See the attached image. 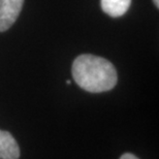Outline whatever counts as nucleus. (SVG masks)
Instances as JSON below:
<instances>
[{
    "label": "nucleus",
    "instance_id": "nucleus-1",
    "mask_svg": "<svg viewBox=\"0 0 159 159\" xmlns=\"http://www.w3.org/2000/svg\"><path fill=\"white\" fill-rule=\"evenodd\" d=\"M75 82L91 93L110 91L118 81L116 68L109 60L90 54L80 55L71 67Z\"/></svg>",
    "mask_w": 159,
    "mask_h": 159
},
{
    "label": "nucleus",
    "instance_id": "nucleus-2",
    "mask_svg": "<svg viewBox=\"0 0 159 159\" xmlns=\"http://www.w3.org/2000/svg\"><path fill=\"white\" fill-rule=\"evenodd\" d=\"M24 0H0V32L9 29L18 19Z\"/></svg>",
    "mask_w": 159,
    "mask_h": 159
},
{
    "label": "nucleus",
    "instance_id": "nucleus-3",
    "mask_svg": "<svg viewBox=\"0 0 159 159\" xmlns=\"http://www.w3.org/2000/svg\"><path fill=\"white\" fill-rule=\"evenodd\" d=\"M20 148L11 133L0 130V159H18Z\"/></svg>",
    "mask_w": 159,
    "mask_h": 159
},
{
    "label": "nucleus",
    "instance_id": "nucleus-4",
    "mask_svg": "<svg viewBox=\"0 0 159 159\" xmlns=\"http://www.w3.org/2000/svg\"><path fill=\"white\" fill-rule=\"evenodd\" d=\"M131 0H100L102 11L113 18L125 15L130 7Z\"/></svg>",
    "mask_w": 159,
    "mask_h": 159
},
{
    "label": "nucleus",
    "instance_id": "nucleus-5",
    "mask_svg": "<svg viewBox=\"0 0 159 159\" xmlns=\"http://www.w3.org/2000/svg\"><path fill=\"white\" fill-rule=\"evenodd\" d=\"M120 159H139V158L131 153H125L120 157Z\"/></svg>",
    "mask_w": 159,
    "mask_h": 159
},
{
    "label": "nucleus",
    "instance_id": "nucleus-6",
    "mask_svg": "<svg viewBox=\"0 0 159 159\" xmlns=\"http://www.w3.org/2000/svg\"><path fill=\"white\" fill-rule=\"evenodd\" d=\"M153 2H154V4L158 7V6H159V0H153Z\"/></svg>",
    "mask_w": 159,
    "mask_h": 159
},
{
    "label": "nucleus",
    "instance_id": "nucleus-7",
    "mask_svg": "<svg viewBox=\"0 0 159 159\" xmlns=\"http://www.w3.org/2000/svg\"><path fill=\"white\" fill-rule=\"evenodd\" d=\"M70 80H67V81H66V84H67V85H70Z\"/></svg>",
    "mask_w": 159,
    "mask_h": 159
}]
</instances>
